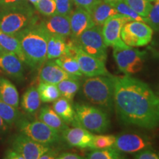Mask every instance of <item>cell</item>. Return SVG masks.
<instances>
[{
    "label": "cell",
    "mask_w": 159,
    "mask_h": 159,
    "mask_svg": "<svg viewBox=\"0 0 159 159\" xmlns=\"http://www.w3.org/2000/svg\"><path fill=\"white\" fill-rule=\"evenodd\" d=\"M77 7L90 11L94 6L101 0H72Z\"/></svg>",
    "instance_id": "74e56055"
},
{
    "label": "cell",
    "mask_w": 159,
    "mask_h": 159,
    "mask_svg": "<svg viewBox=\"0 0 159 159\" xmlns=\"http://www.w3.org/2000/svg\"><path fill=\"white\" fill-rule=\"evenodd\" d=\"M17 109L4 102L0 99V116L9 126L16 124L18 121L21 119V114Z\"/></svg>",
    "instance_id": "f1b7e54d"
},
{
    "label": "cell",
    "mask_w": 159,
    "mask_h": 159,
    "mask_svg": "<svg viewBox=\"0 0 159 159\" xmlns=\"http://www.w3.org/2000/svg\"><path fill=\"white\" fill-rule=\"evenodd\" d=\"M74 41L85 52L105 63L108 56L107 46L104 43L101 27L93 26Z\"/></svg>",
    "instance_id": "52a82bcc"
},
{
    "label": "cell",
    "mask_w": 159,
    "mask_h": 159,
    "mask_svg": "<svg viewBox=\"0 0 159 159\" xmlns=\"http://www.w3.org/2000/svg\"><path fill=\"white\" fill-rule=\"evenodd\" d=\"M35 8L45 17L50 16L56 13L55 0H39L35 5Z\"/></svg>",
    "instance_id": "836d02e7"
},
{
    "label": "cell",
    "mask_w": 159,
    "mask_h": 159,
    "mask_svg": "<svg viewBox=\"0 0 159 159\" xmlns=\"http://www.w3.org/2000/svg\"><path fill=\"white\" fill-rule=\"evenodd\" d=\"M153 30L148 24L139 21H130L123 26L121 37L129 47H140L148 45L152 41Z\"/></svg>",
    "instance_id": "9c48e42d"
},
{
    "label": "cell",
    "mask_w": 159,
    "mask_h": 159,
    "mask_svg": "<svg viewBox=\"0 0 159 159\" xmlns=\"http://www.w3.org/2000/svg\"><path fill=\"white\" fill-rule=\"evenodd\" d=\"M69 20L71 36L73 40H76L83 33L95 25L89 12L78 7L71 12Z\"/></svg>",
    "instance_id": "e0dca14e"
},
{
    "label": "cell",
    "mask_w": 159,
    "mask_h": 159,
    "mask_svg": "<svg viewBox=\"0 0 159 159\" xmlns=\"http://www.w3.org/2000/svg\"><path fill=\"white\" fill-rule=\"evenodd\" d=\"M29 2H30L31 4H33V5H35L37 4L38 2H39V0H28Z\"/></svg>",
    "instance_id": "ee69618b"
},
{
    "label": "cell",
    "mask_w": 159,
    "mask_h": 159,
    "mask_svg": "<svg viewBox=\"0 0 159 159\" xmlns=\"http://www.w3.org/2000/svg\"><path fill=\"white\" fill-rule=\"evenodd\" d=\"M125 2L142 17H147L152 8L150 0H125Z\"/></svg>",
    "instance_id": "d6a6232c"
},
{
    "label": "cell",
    "mask_w": 159,
    "mask_h": 159,
    "mask_svg": "<svg viewBox=\"0 0 159 159\" xmlns=\"http://www.w3.org/2000/svg\"><path fill=\"white\" fill-rule=\"evenodd\" d=\"M114 148L121 152L136 153L144 149L150 148V141L136 134H125L116 136Z\"/></svg>",
    "instance_id": "4fadbf2b"
},
{
    "label": "cell",
    "mask_w": 159,
    "mask_h": 159,
    "mask_svg": "<svg viewBox=\"0 0 159 159\" xmlns=\"http://www.w3.org/2000/svg\"><path fill=\"white\" fill-rule=\"evenodd\" d=\"M112 75L109 76L89 77L82 85V93L89 102L101 108L114 107V85Z\"/></svg>",
    "instance_id": "3957f363"
},
{
    "label": "cell",
    "mask_w": 159,
    "mask_h": 159,
    "mask_svg": "<svg viewBox=\"0 0 159 159\" xmlns=\"http://www.w3.org/2000/svg\"><path fill=\"white\" fill-rule=\"evenodd\" d=\"M57 156H58V154L56 151L50 149L40 157V159H55L57 158Z\"/></svg>",
    "instance_id": "b9f144b4"
},
{
    "label": "cell",
    "mask_w": 159,
    "mask_h": 159,
    "mask_svg": "<svg viewBox=\"0 0 159 159\" xmlns=\"http://www.w3.org/2000/svg\"><path fill=\"white\" fill-rule=\"evenodd\" d=\"M41 25L49 35H57L64 38L71 36L69 16L55 14L41 21Z\"/></svg>",
    "instance_id": "2e32d148"
},
{
    "label": "cell",
    "mask_w": 159,
    "mask_h": 159,
    "mask_svg": "<svg viewBox=\"0 0 159 159\" xmlns=\"http://www.w3.org/2000/svg\"><path fill=\"white\" fill-rule=\"evenodd\" d=\"M116 136L114 135H94L91 150H99L114 146Z\"/></svg>",
    "instance_id": "1f68e13d"
},
{
    "label": "cell",
    "mask_w": 159,
    "mask_h": 159,
    "mask_svg": "<svg viewBox=\"0 0 159 159\" xmlns=\"http://www.w3.org/2000/svg\"><path fill=\"white\" fill-rule=\"evenodd\" d=\"M111 4L116 8L119 14L128 17L130 19V21H139L145 22V18L139 15L134 9L131 8L130 6L125 2V0H117Z\"/></svg>",
    "instance_id": "4dcf8cb0"
},
{
    "label": "cell",
    "mask_w": 159,
    "mask_h": 159,
    "mask_svg": "<svg viewBox=\"0 0 159 159\" xmlns=\"http://www.w3.org/2000/svg\"><path fill=\"white\" fill-rule=\"evenodd\" d=\"M89 13L94 25L99 27H102L105 21L111 17L119 14L118 11L114 6L104 0H101L96 4L89 11Z\"/></svg>",
    "instance_id": "d6986e66"
},
{
    "label": "cell",
    "mask_w": 159,
    "mask_h": 159,
    "mask_svg": "<svg viewBox=\"0 0 159 159\" xmlns=\"http://www.w3.org/2000/svg\"><path fill=\"white\" fill-rule=\"evenodd\" d=\"M39 119L60 133L68 128L66 123L59 116L54 109L47 105L41 108L39 114Z\"/></svg>",
    "instance_id": "7402d4cb"
},
{
    "label": "cell",
    "mask_w": 159,
    "mask_h": 159,
    "mask_svg": "<svg viewBox=\"0 0 159 159\" xmlns=\"http://www.w3.org/2000/svg\"><path fill=\"white\" fill-rule=\"evenodd\" d=\"M28 3V0H0V7L24 5Z\"/></svg>",
    "instance_id": "f35d334b"
},
{
    "label": "cell",
    "mask_w": 159,
    "mask_h": 159,
    "mask_svg": "<svg viewBox=\"0 0 159 159\" xmlns=\"http://www.w3.org/2000/svg\"><path fill=\"white\" fill-rule=\"evenodd\" d=\"M38 16L29 3L0 7V30L8 34H16L37 23Z\"/></svg>",
    "instance_id": "277c9868"
},
{
    "label": "cell",
    "mask_w": 159,
    "mask_h": 159,
    "mask_svg": "<svg viewBox=\"0 0 159 159\" xmlns=\"http://www.w3.org/2000/svg\"><path fill=\"white\" fill-rule=\"evenodd\" d=\"M24 63L15 53L0 52V70L11 78L21 81L25 77Z\"/></svg>",
    "instance_id": "5bb4252c"
},
{
    "label": "cell",
    "mask_w": 159,
    "mask_h": 159,
    "mask_svg": "<svg viewBox=\"0 0 159 159\" xmlns=\"http://www.w3.org/2000/svg\"><path fill=\"white\" fill-rule=\"evenodd\" d=\"M25 63L33 69H40L47 61V41L49 34L40 23H35L17 33Z\"/></svg>",
    "instance_id": "7a4b0ae2"
},
{
    "label": "cell",
    "mask_w": 159,
    "mask_h": 159,
    "mask_svg": "<svg viewBox=\"0 0 159 159\" xmlns=\"http://www.w3.org/2000/svg\"><path fill=\"white\" fill-rule=\"evenodd\" d=\"M11 148L21 155L24 159H40V157L51 149L49 145L35 142L22 134L13 137Z\"/></svg>",
    "instance_id": "7c38bea8"
},
{
    "label": "cell",
    "mask_w": 159,
    "mask_h": 159,
    "mask_svg": "<svg viewBox=\"0 0 159 159\" xmlns=\"http://www.w3.org/2000/svg\"><path fill=\"white\" fill-rule=\"evenodd\" d=\"M104 1L107 2H109V3H113V2H114L117 1V0H104Z\"/></svg>",
    "instance_id": "bcb514c9"
},
{
    "label": "cell",
    "mask_w": 159,
    "mask_h": 159,
    "mask_svg": "<svg viewBox=\"0 0 159 159\" xmlns=\"http://www.w3.org/2000/svg\"><path fill=\"white\" fill-rule=\"evenodd\" d=\"M134 158L137 159H159V152L148 148L136 152Z\"/></svg>",
    "instance_id": "8d00e7d4"
},
{
    "label": "cell",
    "mask_w": 159,
    "mask_h": 159,
    "mask_svg": "<svg viewBox=\"0 0 159 159\" xmlns=\"http://www.w3.org/2000/svg\"><path fill=\"white\" fill-rule=\"evenodd\" d=\"M37 89L42 102H53L61 97V93L57 88V85L55 84L40 82Z\"/></svg>",
    "instance_id": "4316f807"
},
{
    "label": "cell",
    "mask_w": 159,
    "mask_h": 159,
    "mask_svg": "<svg viewBox=\"0 0 159 159\" xmlns=\"http://www.w3.org/2000/svg\"><path fill=\"white\" fill-rule=\"evenodd\" d=\"M16 124L21 134L41 144L49 146L61 140L60 132L40 120L28 121L20 119Z\"/></svg>",
    "instance_id": "8992f818"
},
{
    "label": "cell",
    "mask_w": 159,
    "mask_h": 159,
    "mask_svg": "<svg viewBox=\"0 0 159 159\" xmlns=\"http://www.w3.org/2000/svg\"><path fill=\"white\" fill-rule=\"evenodd\" d=\"M146 52L127 47L114 48L113 55L120 71L125 75L136 74L143 69Z\"/></svg>",
    "instance_id": "ba28073f"
},
{
    "label": "cell",
    "mask_w": 159,
    "mask_h": 159,
    "mask_svg": "<svg viewBox=\"0 0 159 159\" xmlns=\"http://www.w3.org/2000/svg\"><path fill=\"white\" fill-rule=\"evenodd\" d=\"M155 92H156V94L158 95V96L159 97V83H158V85H156V91H155Z\"/></svg>",
    "instance_id": "f6af8a7d"
},
{
    "label": "cell",
    "mask_w": 159,
    "mask_h": 159,
    "mask_svg": "<svg viewBox=\"0 0 159 159\" xmlns=\"http://www.w3.org/2000/svg\"><path fill=\"white\" fill-rule=\"evenodd\" d=\"M0 99L13 108L19 105V94L16 85L8 79L0 76Z\"/></svg>",
    "instance_id": "44dd1931"
},
{
    "label": "cell",
    "mask_w": 159,
    "mask_h": 159,
    "mask_svg": "<svg viewBox=\"0 0 159 159\" xmlns=\"http://www.w3.org/2000/svg\"><path fill=\"white\" fill-rule=\"evenodd\" d=\"M130 21L128 17L116 14L108 19L102 25V33L105 44L113 48H125L129 47L122 41L121 32L125 24Z\"/></svg>",
    "instance_id": "8fae6325"
},
{
    "label": "cell",
    "mask_w": 159,
    "mask_h": 159,
    "mask_svg": "<svg viewBox=\"0 0 159 159\" xmlns=\"http://www.w3.org/2000/svg\"><path fill=\"white\" fill-rule=\"evenodd\" d=\"M114 106L125 125L153 129L159 125V97L146 83L130 75L114 76Z\"/></svg>",
    "instance_id": "6da1fadb"
},
{
    "label": "cell",
    "mask_w": 159,
    "mask_h": 159,
    "mask_svg": "<svg viewBox=\"0 0 159 159\" xmlns=\"http://www.w3.org/2000/svg\"><path fill=\"white\" fill-rule=\"evenodd\" d=\"M4 158L7 159H24L21 155H20L19 152L12 149L11 148L6 150L4 154Z\"/></svg>",
    "instance_id": "ab89813d"
},
{
    "label": "cell",
    "mask_w": 159,
    "mask_h": 159,
    "mask_svg": "<svg viewBox=\"0 0 159 159\" xmlns=\"http://www.w3.org/2000/svg\"><path fill=\"white\" fill-rule=\"evenodd\" d=\"M0 47L3 51L15 53L25 63V57L21 50L20 41L16 34H8L0 30Z\"/></svg>",
    "instance_id": "d4e9b609"
},
{
    "label": "cell",
    "mask_w": 159,
    "mask_h": 159,
    "mask_svg": "<svg viewBox=\"0 0 159 159\" xmlns=\"http://www.w3.org/2000/svg\"><path fill=\"white\" fill-rule=\"evenodd\" d=\"M69 43V49L68 53L73 54L77 57L81 71L84 76L89 77L99 75H111L108 69H106L105 62L86 53L80 47L75 43H73V42Z\"/></svg>",
    "instance_id": "30bf717a"
},
{
    "label": "cell",
    "mask_w": 159,
    "mask_h": 159,
    "mask_svg": "<svg viewBox=\"0 0 159 159\" xmlns=\"http://www.w3.org/2000/svg\"><path fill=\"white\" fill-rule=\"evenodd\" d=\"M61 137L70 146L81 149L90 148L94 134L80 126L67 128L61 132Z\"/></svg>",
    "instance_id": "9a60e30c"
},
{
    "label": "cell",
    "mask_w": 159,
    "mask_h": 159,
    "mask_svg": "<svg viewBox=\"0 0 159 159\" xmlns=\"http://www.w3.org/2000/svg\"><path fill=\"white\" fill-rule=\"evenodd\" d=\"M52 108L66 123H70L76 126V114L74 106L71 104L70 101L63 97H59L53 102Z\"/></svg>",
    "instance_id": "603a6c76"
},
{
    "label": "cell",
    "mask_w": 159,
    "mask_h": 159,
    "mask_svg": "<svg viewBox=\"0 0 159 159\" xmlns=\"http://www.w3.org/2000/svg\"><path fill=\"white\" fill-rule=\"evenodd\" d=\"M69 78L78 79V77L69 75L55 63V61H46L39 69V79L40 82L58 84L63 80Z\"/></svg>",
    "instance_id": "ac0fdd59"
},
{
    "label": "cell",
    "mask_w": 159,
    "mask_h": 159,
    "mask_svg": "<svg viewBox=\"0 0 159 159\" xmlns=\"http://www.w3.org/2000/svg\"><path fill=\"white\" fill-rule=\"evenodd\" d=\"M3 50H2V47H0V52H2Z\"/></svg>",
    "instance_id": "7dc6e473"
},
{
    "label": "cell",
    "mask_w": 159,
    "mask_h": 159,
    "mask_svg": "<svg viewBox=\"0 0 159 159\" xmlns=\"http://www.w3.org/2000/svg\"><path fill=\"white\" fill-rule=\"evenodd\" d=\"M145 22L153 31H159V0H155L150 13L145 17Z\"/></svg>",
    "instance_id": "e575fe53"
},
{
    "label": "cell",
    "mask_w": 159,
    "mask_h": 159,
    "mask_svg": "<svg viewBox=\"0 0 159 159\" xmlns=\"http://www.w3.org/2000/svg\"><path fill=\"white\" fill-rule=\"evenodd\" d=\"M56 14L70 16L72 12V0H55Z\"/></svg>",
    "instance_id": "d590c367"
},
{
    "label": "cell",
    "mask_w": 159,
    "mask_h": 159,
    "mask_svg": "<svg viewBox=\"0 0 159 159\" xmlns=\"http://www.w3.org/2000/svg\"><path fill=\"white\" fill-rule=\"evenodd\" d=\"M20 104L23 110L27 114H35L39 110L41 104L37 88L32 86L27 89L21 97Z\"/></svg>",
    "instance_id": "cb8c5ba5"
},
{
    "label": "cell",
    "mask_w": 159,
    "mask_h": 159,
    "mask_svg": "<svg viewBox=\"0 0 159 159\" xmlns=\"http://www.w3.org/2000/svg\"><path fill=\"white\" fill-rule=\"evenodd\" d=\"M73 106L76 114V126H80L96 134H104L109 130L111 122L105 111L82 103H76Z\"/></svg>",
    "instance_id": "5b68a950"
},
{
    "label": "cell",
    "mask_w": 159,
    "mask_h": 159,
    "mask_svg": "<svg viewBox=\"0 0 159 159\" xmlns=\"http://www.w3.org/2000/svg\"><path fill=\"white\" fill-rule=\"evenodd\" d=\"M122 152L115 149L114 147L99 150H93L87 154L85 158L88 159H120L123 158Z\"/></svg>",
    "instance_id": "f546056e"
},
{
    "label": "cell",
    "mask_w": 159,
    "mask_h": 159,
    "mask_svg": "<svg viewBox=\"0 0 159 159\" xmlns=\"http://www.w3.org/2000/svg\"><path fill=\"white\" fill-rule=\"evenodd\" d=\"M66 38L57 35H49L47 41V60H54L69 52V43Z\"/></svg>",
    "instance_id": "ffe728a7"
},
{
    "label": "cell",
    "mask_w": 159,
    "mask_h": 159,
    "mask_svg": "<svg viewBox=\"0 0 159 159\" xmlns=\"http://www.w3.org/2000/svg\"><path fill=\"white\" fill-rule=\"evenodd\" d=\"M57 159H82L83 157H81L80 155L74 152H64L62 153L58 154L57 157Z\"/></svg>",
    "instance_id": "60d3db41"
},
{
    "label": "cell",
    "mask_w": 159,
    "mask_h": 159,
    "mask_svg": "<svg viewBox=\"0 0 159 159\" xmlns=\"http://www.w3.org/2000/svg\"><path fill=\"white\" fill-rule=\"evenodd\" d=\"M9 125L0 116V137L5 136L9 130Z\"/></svg>",
    "instance_id": "7bdbcfd3"
},
{
    "label": "cell",
    "mask_w": 159,
    "mask_h": 159,
    "mask_svg": "<svg viewBox=\"0 0 159 159\" xmlns=\"http://www.w3.org/2000/svg\"><path fill=\"white\" fill-rule=\"evenodd\" d=\"M55 63L69 75L77 77L83 76L80 64L77 57L73 54L66 53L62 56L55 59Z\"/></svg>",
    "instance_id": "484cf974"
},
{
    "label": "cell",
    "mask_w": 159,
    "mask_h": 159,
    "mask_svg": "<svg viewBox=\"0 0 159 159\" xmlns=\"http://www.w3.org/2000/svg\"><path fill=\"white\" fill-rule=\"evenodd\" d=\"M57 85L61 93V97H64L70 102L73 100L80 88V83L78 81V79L76 78L63 80Z\"/></svg>",
    "instance_id": "83f0119b"
}]
</instances>
